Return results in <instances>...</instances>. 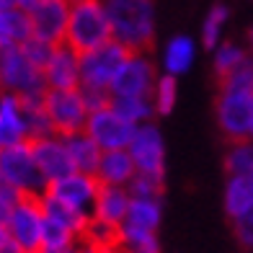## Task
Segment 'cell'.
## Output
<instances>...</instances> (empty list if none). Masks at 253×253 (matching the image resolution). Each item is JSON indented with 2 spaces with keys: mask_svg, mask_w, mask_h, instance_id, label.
Listing matches in <instances>:
<instances>
[{
  "mask_svg": "<svg viewBox=\"0 0 253 253\" xmlns=\"http://www.w3.org/2000/svg\"><path fill=\"white\" fill-rule=\"evenodd\" d=\"M114 42L129 52H145L155 39V0H103Z\"/></svg>",
  "mask_w": 253,
  "mask_h": 253,
  "instance_id": "1",
  "label": "cell"
},
{
  "mask_svg": "<svg viewBox=\"0 0 253 253\" xmlns=\"http://www.w3.org/2000/svg\"><path fill=\"white\" fill-rule=\"evenodd\" d=\"M109 42H114V34L103 0H73L65 37L67 47H73L78 54H85Z\"/></svg>",
  "mask_w": 253,
  "mask_h": 253,
  "instance_id": "2",
  "label": "cell"
},
{
  "mask_svg": "<svg viewBox=\"0 0 253 253\" xmlns=\"http://www.w3.org/2000/svg\"><path fill=\"white\" fill-rule=\"evenodd\" d=\"M0 90L18 98H37L47 93L42 67H37L24 47H0Z\"/></svg>",
  "mask_w": 253,
  "mask_h": 253,
  "instance_id": "3",
  "label": "cell"
},
{
  "mask_svg": "<svg viewBox=\"0 0 253 253\" xmlns=\"http://www.w3.org/2000/svg\"><path fill=\"white\" fill-rule=\"evenodd\" d=\"M0 176L21 197H42L47 191V181H44L37 160H34L31 142H16L3 147V153H0Z\"/></svg>",
  "mask_w": 253,
  "mask_h": 253,
  "instance_id": "4",
  "label": "cell"
},
{
  "mask_svg": "<svg viewBox=\"0 0 253 253\" xmlns=\"http://www.w3.org/2000/svg\"><path fill=\"white\" fill-rule=\"evenodd\" d=\"M214 117L230 142L253 137V90L222 85L214 103Z\"/></svg>",
  "mask_w": 253,
  "mask_h": 253,
  "instance_id": "5",
  "label": "cell"
},
{
  "mask_svg": "<svg viewBox=\"0 0 253 253\" xmlns=\"http://www.w3.org/2000/svg\"><path fill=\"white\" fill-rule=\"evenodd\" d=\"M126 57H129V49H124L119 42H109L93 52L80 54V88L111 93V85Z\"/></svg>",
  "mask_w": 253,
  "mask_h": 253,
  "instance_id": "6",
  "label": "cell"
},
{
  "mask_svg": "<svg viewBox=\"0 0 253 253\" xmlns=\"http://www.w3.org/2000/svg\"><path fill=\"white\" fill-rule=\"evenodd\" d=\"M44 111L49 117L52 132L60 137H70L78 132H85V124L90 117L88 101L83 90H47L44 93Z\"/></svg>",
  "mask_w": 253,
  "mask_h": 253,
  "instance_id": "7",
  "label": "cell"
},
{
  "mask_svg": "<svg viewBox=\"0 0 253 253\" xmlns=\"http://www.w3.org/2000/svg\"><path fill=\"white\" fill-rule=\"evenodd\" d=\"M44 207L39 197H21L8 212V235L26 253H39L44 240Z\"/></svg>",
  "mask_w": 253,
  "mask_h": 253,
  "instance_id": "8",
  "label": "cell"
},
{
  "mask_svg": "<svg viewBox=\"0 0 253 253\" xmlns=\"http://www.w3.org/2000/svg\"><path fill=\"white\" fill-rule=\"evenodd\" d=\"M134 132H137V126L132 122H126L111 103L98 109V111H90L88 124H85V134L101 147L103 153L126 150Z\"/></svg>",
  "mask_w": 253,
  "mask_h": 253,
  "instance_id": "9",
  "label": "cell"
},
{
  "mask_svg": "<svg viewBox=\"0 0 253 253\" xmlns=\"http://www.w3.org/2000/svg\"><path fill=\"white\" fill-rule=\"evenodd\" d=\"M158 78L150 57L145 52H129L111 85V98H150Z\"/></svg>",
  "mask_w": 253,
  "mask_h": 253,
  "instance_id": "10",
  "label": "cell"
},
{
  "mask_svg": "<svg viewBox=\"0 0 253 253\" xmlns=\"http://www.w3.org/2000/svg\"><path fill=\"white\" fill-rule=\"evenodd\" d=\"M126 150H129V155L134 160L137 173L163 181V176H166V140L155 122L137 126V132Z\"/></svg>",
  "mask_w": 253,
  "mask_h": 253,
  "instance_id": "11",
  "label": "cell"
},
{
  "mask_svg": "<svg viewBox=\"0 0 253 253\" xmlns=\"http://www.w3.org/2000/svg\"><path fill=\"white\" fill-rule=\"evenodd\" d=\"M70 8L73 0H37V5L29 10L31 34L34 39H42L47 44H65L67 24H70Z\"/></svg>",
  "mask_w": 253,
  "mask_h": 253,
  "instance_id": "12",
  "label": "cell"
},
{
  "mask_svg": "<svg viewBox=\"0 0 253 253\" xmlns=\"http://www.w3.org/2000/svg\"><path fill=\"white\" fill-rule=\"evenodd\" d=\"M98 191H101V181L90 173H70L60 181H54L47 186V191L52 199L62 202L67 207H73L78 212H85V214H93V207L98 199Z\"/></svg>",
  "mask_w": 253,
  "mask_h": 253,
  "instance_id": "13",
  "label": "cell"
},
{
  "mask_svg": "<svg viewBox=\"0 0 253 253\" xmlns=\"http://www.w3.org/2000/svg\"><path fill=\"white\" fill-rule=\"evenodd\" d=\"M31 153H34V160H37L44 181H47V186L75 173L70 150H67V137L47 134V137H39V140H31Z\"/></svg>",
  "mask_w": 253,
  "mask_h": 253,
  "instance_id": "14",
  "label": "cell"
},
{
  "mask_svg": "<svg viewBox=\"0 0 253 253\" xmlns=\"http://www.w3.org/2000/svg\"><path fill=\"white\" fill-rule=\"evenodd\" d=\"M42 73L47 90H75L80 88V54L67 44H57Z\"/></svg>",
  "mask_w": 253,
  "mask_h": 253,
  "instance_id": "15",
  "label": "cell"
},
{
  "mask_svg": "<svg viewBox=\"0 0 253 253\" xmlns=\"http://www.w3.org/2000/svg\"><path fill=\"white\" fill-rule=\"evenodd\" d=\"M197 42L186 34H176L166 42L163 52H160V70L163 75H170V78H181L191 70V65L197 62Z\"/></svg>",
  "mask_w": 253,
  "mask_h": 253,
  "instance_id": "16",
  "label": "cell"
},
{
  "mask_svg": "<svg viewBox=\"0 0 253 253\" xmlns=\"http://www.w3.org/2000/svg\"><path fill=\"white\" fill-rule=\"evenodd\" d=\"M129 204H132V194L129 189H119V186H101L98 199L93 207V220L106 222L111 227H122L126 214H129Z\"/></svg>",
  "mask_w": 253,
  "mask_h": 253,
  "instance_id": "17",
  "label": "cell"
},
{
  "mask_svg": "<svg viewBox=\"0 0 253 253\" xmlns=\"http://www.w3.org/2000/svg\"><path fill=\"white\" fill-rule=\"evenodd\" d=\"M0 129H3L8 145L31 142L24 98H18L13 93H3V90H0Z\"/></svg>",
  "mask_w": 253,
  "mask_h": 253,
  "instance_id": "18",
  "label": "cell"
},
{
  "mask_svg": "<svg viewBox=\"0 0 253 253\" xmlns=\"http://www.w3.org/2000/svg\"><path fill=\"white\" fill-rule=\"evenodd\" d=\"M137 176L134 160L129 150H111L101 155V163L96 170V178L101 181V186H119V189H129V183Z\"/></svg>",
  "mask_w": 253,
  "mask_h": 253,
  "instance_id": "19",
  "label": "cell"
},
{
  "mask_svg": "<svg viewBox=\"0 0 253 253\" xmlns=\"http://www.w3.org/2000/svg\"><path fill=\"white\" fill-rule=\"evenodd\" d=\"M222 202H225V212L233 222L253 214V173L227 176Z\"/></svg>",
  "mask_w": 253,
  "mask_h": 253,
  "instance_id": "20",
  "label": "cell"
},
{
  "mask_svg": "<svg viewBox=\"0 0 253 253\" xmlns=\"http://www.w3.org/2000/svg\"><path fill=\"white\" fill-rule=\"evenodd\" d=\"M163 222V199H140L132 197L129 204V214L124 220V230L132 233H150L158 235V227Z\"/></svg>",
  "mask_w": 253,
  "mask_h": 253,
  "instance_id": "21",
  "label": "cell"
},
{
  "mask_svg": "<svg viewBox=\"0 0 253 253\" xmlns=\"http://www.w3.org/2000/svg\"><path fill=\"white\" fill-rule=\"evenodd\" d=\"M31 37V18L26 10L0 8V47H24Z\"/></svg>",
  "mask_w": 253,
  "mask_h": 253,
  "instance_id": "22",
  "label": "cell"
},
{
  "mask_svg": "<svg viewBox=\"0 0 253 253\" xmlns=\"http://www.w3.org/2000/svg\"><path fill=\"white\" fill-rule=\"evenodd\" d=\"M39 199H42L44 217H47V220L67 227V230H70L73 235H78V238L85 235V230H88V225H90V214L78 212V210H73V207H67V204H62V202L52 199L49 194H42Z\"/></svg>",
  "mask_w": 253,
  "mask_h": 253,
  "instance_id": "23",
  "label": "cell"
},
{
  "mask_svg": "<svg viewBox=\"0 0 253 253\" xmlns=\"http://www.w3.org/2000/svg\"><path fill=\"white\" fill-rule=\"evenodd\" d=\"M67 150H70V160H73V168L78 173H90L96 176L98 163H101V155L103 150L90 140L85 132H78L67 137Z\"/></svg>",
  "mask_w": 253,
  "mask_h": 253,
  "instance_id": "24",
  "label": "cell"
},
{
  "mask_svg": "<svg viewBox=\"0 0 253 253\" xmlns=\"http://www.w3.org/2000/svg\"><path fill=\"white\" fill-rule=\"evenodd\" d=\"M227 21H230V8L217 3L207 10V16L202 21V31H199V39H202V47L207 49H217L220 44L225 42V29H227Z\"/></svg>",
  "mask_w": 253,
  "mask_h": 253,
  "instance_id": "25",
  "label": "cell"
},
{
  "mask_svg": "<svg viewBox=\"0 0 253 253\" xmlns=\"http://www.w3.org/2000/svg\"><path fill=\"white\" fill-rule=\"evenodd\" d=\"M212 57H214V73L220 78L233 75L235 70H240L243 65H248L253 60L248 47H243V44H238V42H222L220 47L212 52Z\"/></svg>",
  "mask_w": 253,
  "mask_h": 253,
  "instance_id": "26",
  "label": "cell"
},
{
  "mask_svg": "<svg viewBox=\"0 0 253 253\" xmlns=\"http://www.w3.org/2000/svg\"><path fill=\"white\" fill-rule=\"evenodd\" d=\"M225 170L227 176L253 173V137L240 142H230L227 155H225Z\"/></svg>",
  "mask_w": 253,
  "mask_h": 253,
  "instance_id": "27",
  "label": "cell"
},
{
  "mask_svg": "<svg viewBox=\"0 0 253 253\" xmlns=\"http://www.w3.org/2000/svg\"><path fill=\"white\" fill-rule=\"evenodd\" d=\"M111 106L134 126H142L147 122H153L155 117L153 98H111Z\"/></svg>",
  "mask_w": 253,
  "mask_h": 253,
  "instance_id": "28",
  "label": "cell"
},
{
  "mask_svg": "<svg viewBox=\"0 0 253 253\" xmlns=\"http://www.w3.org/2000/svg\"><path fill=\"white\" fill-rule=\"evenodd\" d=\"M150 98H153V106H155L158 117L170 114V111H173V106H176V101H178V78H170V75L160 73Z\"/></svg>",
  "mask_w": 253,
  "mask_h": 253,
  "instance_id": "29",
  "label": "cell"
},
{
  "mask_svg": "<svg viewBox=\"0 0 253 253\" xmlns=\"http://www.w3.org/2000/svg\"><path fill=\"white\" fill-rule=\"evenodd\" d=\"M83 238L90 240L93 246L109 251V253L111 251H119V227H111L106 222H98V220H93V217H90V225H88Z\"/></svg>",
  "mask_w": 253,
  "mask_h": 253,
  "instance_id": "30",
  "label": "cell"
},
{
  "mask_svg": "<svg viewBox=\"0 0 253 253\" xmlns=\"http://www.w3.org/2000/svg\"><path fill=\"white\" fill-rule=\"evenodd\" d=\"M75 240H80L78 235H73L67 227L57 225L52 220H47V225H44V240H42V251H49V248H62V246H70L75 243Z\"/></svg>",
  "mask_w": 253,
  "mask_h": 253,
  "instance_id": "31",
  "label": "cell"
},
{
  "mask_svg": "<svg viewBox=\"0 0 253 253\" xmlns=\"http://www.w3.org/2000/svg\"><path fill=\"white\" fill-rule=\"evenodd\" d=\"M129 194L132 197H140V199H160V194H163V181L137 173L134 181L129 183Z\"/></svg>",
  "mask_w": 253,
  "mask_h": 253,
  "instance_id": "32",
  "label": "cell"
},
{
  "mask_svg": "<svg viewBox=\"0 0 253 253\" xmlns=\"http://www.w3.org/2000/svg\"><path fill=\"white\" fill-rule=\"evenodd\" d=\"M24 52L29 54V60L37 65V67H42L44 70V65L49 62V57H52V52H54V44H47V42H42V39H29L26 44H24Z\"/></svg>",
  "mask_w": 253,
  "mask_h": 253,
  "instance_id": "33",
  "label": "cell"
},
{
  "mask_svg": "<svg viewBox=\"0 0 253 253\" xmlns=\"http://www.w3.org/2000/svg\"><path fill=\"white\" fill-rule=\"evenodd\" d=\"M233 227H235V235L240 240V246L253 253V214H248V217H243V220L233 222Z\"/></svg>",
  "mask_w": 253,
  "mask_h": 253,
  "instance_id": "34",
  "label": "cell"
},
{
  "mask_svg": "<svg viewBox=\"0 0 253 253\" xmlns=\"http://www.w3.org/2000/svg\"><path fill=\"white\" fill-rule=\"evenodd\" d=\"M0 253H26L8 233H0Z\"/></svg>",
  "mask_w": 253,
  "mask_h": 253,
  "instance_id": "35",
  "label": "cell"
},
{
  "mask_svg": "<svg viewBox=\"0 0 253 253\" xmlns=\"http://www.w3.org/2000/svg\"><path fill=\"white\" fill-rule=\"evenodd\" d=\"M8 212H10V207L0 202V233H8Z\"/></svg>",
  "mask_w": 253,
  "mask_h": 253,
  "instance_id": "36",
  "label": "cell"
},
{
  "mask_svg": "<svg viewBox=\"0 0 253 253\" xmlns=\"http://www.w3.org/2000/svg\"><path fill=\"white\" fill-rule=\"evenodd\" d=\"M248 52L253 54V26L248 29Z\"/></svg>",
  "mask_w": 253,
  "mask_h": 253,
  "instance_id": "37",
  "label": "cell"
},
{
  "mask_svg": "<svg viewBox=\"0 0 253 253\" xmlns=\"http://www.w3.org/2000/svg\"><path fill=\"white\" fill-rule=\"evenodd\" d=\"M5 145H8V142H5V134H3V129H0V153H3Z\"/></svg>",
  "mask_w": 253,
  "mask_h": 253,
  "instance_id": "38",
  "label": "cell"
},
{
  "mask_svg": "<svg viewBox=\"0 0 253 253\" xmlns=\"http://www.w3.org/2000/svg\"><path fill=\"white\" fill-rule=\"evenodd\" d=\"M119 253H122V251H119Z\"/></svg>",
  "mask_w": 253,
  "mask_h": 253,
  "instance_id": "39",
  "label": "cell"
},
{
  "mask_svg": "<svg viewBox=\"0 0 253 253\" xmlns=\"http://www.w3.org/2000/svg\"><path fill=\"white\" fill-rule=\"evenodd\" d=\"M117 253H119V251H117Z\"/></svg>",
  "mask_w": 253,
  "mask_h": 253,
  "instance_id": "40",
  "label": "cell"
}]
</instances>
